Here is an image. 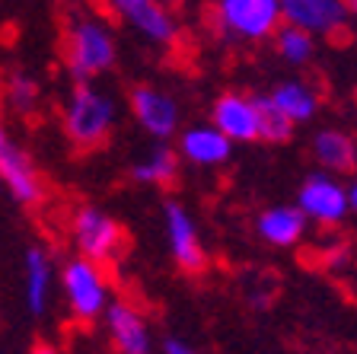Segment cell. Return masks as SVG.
<instances>
[{"label":"cell","mask_w":357,"mask_h":354,"mask_svg":"<svg viewBox=\"0 0 357 354\" xmlns=\"http://www.w3.org/2000/svg\"><path fill=\"white\" fill-rule=\"evenodd\" d=\"M70 243H74V252L105 265L125 246V230L109 211L96 205H80L70 214Z\"/></svg>","instance_id":"obj_9"},{"label":"cell","mask_w":357,"mask_h":354,"mask_svg":"<svg viewBox=\"0 0 357 354\" xmlns=\"http://www.w3.org/2000/svg\"><path fill=\"white\" fill-rule=\"evenodd\" d=\"M29 354H61V351L52 345V341H36V345L29 348Z\"/></svg>","instance_id":"obj_24"},{"label":"cell","mask_w":357,"mask_h":354,"mask_svg":"<svg viewBox=\"0 0 357 354\" xmlns=\"http://www.w3.org/2000/svg\"><path fill=\"white\" fill-rule=\"evenodd\" d=\"M105 10L125 22L137 38L156 48H172L178 42V20L166 0H102Z\"/></svg>","instance_id":"obj_10"},{"label":"cell","mask_w":357,"mask_h":354,"mask_svg":"<svg viewBox=\"0 0 357 354\" xmlns=\"http://www.w3.org/2000/svg\"><path fill=\"white\" fill-rule=\"evenodd\" d=\"M163 239L169 258L176 262V268H182L185 274H201L208 272L211 258L208 246L201 239V227L195 221V214L188 211L185 201L166 198L163 201Z\"/></svg>","instance_id":"obj_5"},{"label":"cell","mask_w":357,"mask_h":354,"mask_svg":"<svg viewBox=\"0 0 357 354\" xmlns=\"http://www.w3.org/2000/svg\"><path fill=\"white\" fill-rule=\"evenodd\" d=\"M128 112L150 140H172L182 131V105L156 83H134L128 89Z\"/></svg>","instance_id":"obj_6"},{"label":"cell","mask_w":357,"mask_h":354,"mask_svg":"<svg viewBox=\"0 0 357 354\" xmlns=\"http://www.w3.org/2000/svg\"><path fill=\"white\" fill-rule=\"evenodd\" d=\"M38 99H42V87H38V80L29 71H13V74L3 80V103H7V109L16 112V115L36 112Z\"/></svg>","instance_id":"obj_21"},{"label":"cell","mask_w":357,"mask_h":354,"mask_svg":"<svg viewBox=\"0 0 357 354\" xmlns=\"http://www.w3.org/2000/svg\"><path fill=\"white\" fill-rule=\"evenodd\" d=\"M255 103H259L261 140H265V144H284V140H290V134H294V128L297 125H294V121L278 109L275 99L268 96V93H255Z\"/></svg>","instance_id":"obj_22"},{"label":"cell","mask_w":357,"mask_h":354,"mask_svg":"<svg viewBox=\"0 0 357 354\" xmlns=\"http://www.w3.org/2000/svg\"><path fill=\"white\" fill-rule=\"evenodd\" d=\"M275 52L278 58L284 61V64L290 67H303L312 61V54H316V36L306 29H300V26H290V22H284L281 29L275 32Z\"/></svg>","instance_id":"obj_20"},{"label":"cell","mask_w":357,"mask_h":354,"mask_svg":"<svg viewBox=\"0 0 357 354\" xmlns=\"http://www.w3.org/2000/svg\"><path fill=\"white\" fill-rule=\"evenodd\" d=\"M119 99L93 80H80L61 103V134L77 150H99L119 128Z\"/></svg>","instance_id":"obj_2"},{"label":"cell","mask_w":357,"mask_h":354,"mask_svg":"<svg viewBox=\"0 0 357 354\" xmlns=\"http://www.w3.org/2000/svg\"><path fill=\"white\" fill-rule=\"evenodd\" d=\"M348 195H351V214H357V176L348 182Z\"/></svg>","instance_id":"obj_25"},{"label":"cell","mask_w":357,"mask_h":354,"mask_svg":"<svg viewBox=\"0 0 357 354\" xmlns=\"http://www.w3.org/2000/svg\"><path fill=\"white\" fill-rule=\"evenodd\" d=\"M61 54L74 83L109 74L119 61V38L112 22L93 7H70L61 32Z\"/></svg>","instance_id":"obj_1"},{"label":"cell","mask_w":357,"mask_h":354,"mask_svg":"<svg viewBox=\"0 0 357 354\" xmlns=\"http://www.w3.org/2000/svg\"><path fill=\"white\" fill-rule=\"evenodd\" d=\"M344 3H348V13L357 20V0H344Z\"/></svg>","instance_id":"obj_26"},{"label":"cell","mask_w":357,"mask_h":354,"mask_svg":"<svg viewBox=\"0 0 357 354\" xmlns=\"http://www.w3.org/2000/svg\"><path fill=\"white\" fill-rule=\"evenodd\" d=\"M284 22L312 32L316 38H328L348 29V3L344 0H281Z\"/></svg>","instance_id":"obj_15"},{"label":"cell","mask_w":357,"mask_h":354,"mask_svg":"<svg viewBox=\"0 0 357 354\" xmlns=\"http://www.w3.org/2000/svg\"><path fill=\"white\" fill-rule=\"evenodd\" d=\"M354 96H357V87H354Z\"/></svg>","instance_id":"obj_28"},{"label":"cell","mask_w":357,"mask_h":354,"mask_svg":"<svg viewBox=\"0 0 357 354\" xmlns=\"http://www.w3.org/2000/svg\"><path fill=\"white\" fill-rule=\"evenodd\" d=\"M102 325L115 354H156V341L153 332H150L147 316L131 300L115 297L102 316Z\"/></svg>","instance_id":"obj_11"},{"label":"cell","mask_w":357,"mask_h":354,"mask_svg":"<svg viewBox=\"0 0 357 354\" xmlns=\"http://www.w3.org/2000/svg\"><path fill=\"white\" fill-rule=\"evenodd\" d=\"M306 230H310V217L303 214V207L297 201L294 205H271L255 214V236L275 249H290V246L303 243Z\"/></svg>","instance_id":"obj_16"},{"label":"cell","mask_w":357,"mask_h":354,"mask_svg":"<svg viewBox=\"0 0 357 354\" xmlns=\"http://www.w3.org/2000/svg\"><path fill=\"white\" fill-rule=\"evenodd\" d=\"M297 205L303 207V214L316 227H322V230L342 227L351 214L348 182H342L338 172H328V170L310 172L297 192Z\"/></svg>","instance_id":"obj_8"},{"label":"cell","mask_w":357,"mask_h":354,"mask_svg":"<svg viewBox=\"0 0 357 354\" xmlns=\"http://www.w3.org/2000/svg\"><path fill=\"white\" fill-rule=\"evenodd\" d=\"M160 354H201V351L198 348H192L188 341H182V339H163Z\"/></svg>","instance_id":"obj_23"},{"label":"cell","mask_w":357,"mask_h":354,"mask_svg":"<svg viewBox=\"0 0 357 354\" xmlns=\"http://www.w3.org/2000/svg\"><path fill=\"white\" fill-rule=\"evenodd\" d=\"M310 154L319 163V170L348 176L357 170V140L342 128H319L310 140Z\"/></svg>","instance_id":"obj_18"},{"label":"cell","mask_w":357,"mask_h":354,"mask_svg":"<svg viewBox=\"0 0 357 354\" xmlns=\"http://www.w3.org/2000/svg\"><path fill=\"white\" fill-rule=\"evenodd\" d=\"M61 297H64V307L70 313V319L80 325H93L105 316L112 297V281L105 274L102 262L96 258H86L80 252H74L70 258H64L61 265Z\"/></svg>","instance_id":"obj_3"},{"label":"cell","mask_w":357,"mask_h":354,"mask_svg":"<svg viewBox=\"0 0 357 354\" xmlns=\"http://www.w3.org/2000/svg\"><path fill=\"white\" fill-rule=\"evenodd\" d=\"M0 192H3V179H0Z\"/></svg>","instance_id":"obj_27"},{"label":"cell","mask_w":357,"mask_h":354,"mask_svg":"<svg viewBox=\"0 0 357 354\" xmlns=\"http://www.w3.org/2000/svg\"><path fill=\"white\" fill-rule=\"evenodd\" d=\"M284 26L281 0H214L211 29L230 45H259Z\"/></svg>","instance_id":"obj_4"},{"label":"cell","mask_w":357,"mask_h":354,"mask_svg":"<svg viewBox=\"0 0 357 354\" xmlns=\"http://www.w3.org/2000/svg\"><path fill=\"white\" fill-rule=\"evenodd\" d=\"M61 281V268L45 246H29L22 252V303L32 316H45L52 307V294Z\"/></svg>","instance_id":"obj_14"},{"label":"cell","mask_w":357,"mask_h":354,"mask_svg":"<svg viewBox=\"0 0 357 354\" xmlns=\"http://www.w3.org/2000/svg\"><path fill=\"white\" fill-rule=\"evenodd\" d=\"M211 121L220 128L233 144H252L261 140V121H259V103L255 93H239V89H223L211 103Z\"/></svg>","instance_id":"obj_13"},{"label":"cell","mask_w":357,"mask_h":354,"mask_svg":"<svg viewBox=\"0 0 357 354\" xmlns=\"http://www.w3.org/2000/svg\"><path fill=\"white\" fill-rule=\"evenodd\" d=\"M268 96L275 99V105L294 121V125H306V121H312L316 112H319V105H322L319 89L312 87V83L300 80V77L278 80L275 87L268 89Z\"/></svg>","instance_id":"obj_19"},{"label":"cell","mask_w":357,"mask_h":354,"mask_svg":"<svg viewBox=\"0 0 357 354\" xmlns=\"http://www.w3.org/2000/svg\"><path fill=\"white\" fill-rule=\"evenodd\" d=\"M182 170V156L169 140H153L147 150L137 154V160L128 166V176L137 185H150V189H169L178 179Z\"/></svg>","instance_id":"obj_17"},{"label":"cell","mask_w":357,"mask_h":354,"mask_svg":"<svg viewBox=\"0 0 357 354\" xmlns=\"http://www.w3.org/2000/svg\"><path fill=\"white\" fill-rule=\"evenodd\" d=\"M0 179H3V192L22 207H38L48 195L32 154L10 134L3 121H0Z\"/></svg>","instance_id":"obj_7"},{"label":"cell","mask_w":357,"mask_h":354,"mask_svg":"<svg viewBox=\"0 0 357 354\" xmlns=\"http://www.w3.org/2000/svg\"><path fill=\"white\" fill-rule=\"evenodd\" d=\"M176 150L182 163H188L195 170H220L233 160L236 144L214 121H195V125H185L178 131Z\"/></svg>","instance_id":"obj_12"}]
</instances>
